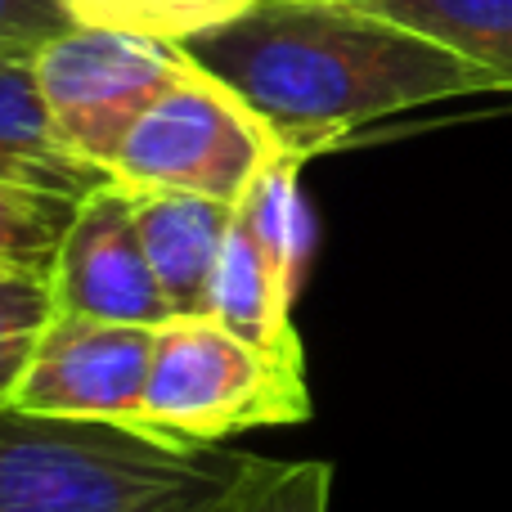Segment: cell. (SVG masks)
Segmentation results:
<instances>
[{"instance_id": "obj_7", "label": "cell", "mask_w": 512, "mask_h": 512, "mask_svg": "<svg viewBox=\"0 0 512 512\" xmlns=\"http://www.w3.org/2000/svg\"><path fill=\"white\" fill-rule=\"evenodd\" d=\"M45 279L54 315L149 328L171 319L135 230V198L117 180H99L86 198H77Z\"/></svg>"}, {"instance_id": "obj_10", "label": "cell", "mask_w": 512, "mask_h": 512, "mask_svg": "<svg viewBox=\"0 0 512 512\" xmlns=\"http://www.w3.org/2000/svg\"><path fill=\"white\" fill-rule=\"evenodd\" d=\"M292 301H297V288L283 279L279 265L261 252V243L252 239L248 225H243L239 212H234L221 270H216L212 315L221 319L230 333L248 337V342L265 346V351L306 360L297 324H292Z\"/></svg>"}, {"instance_id": "obj_17", "label": "cell", "mask_w": 512, "mask_h": 512, "mask_svg": "<svg viewBox=\"0 0 512 512\" xmlns=\"http://www.w3.org/2000/svg\"><path fill=\"white\" fill-rule=\"evenodd\" d=\"M225 508H230V504H221V508H216V512H225Z\"/></svg>"}, {"instance_id": "obj_12", "label": "cell", "mask_w": 512, "mask_h": 512, "mask_svg": "<svg viewBox=\"0 0 512 512\" xmlns=\"http://www.w3.org/2000/svg\"><path fill=\"white\" fill-rule=\"evenodd\" d=\"M252 5L256 0H63L72 23L140 32L171 45L189 41L194 32H207L216 23H230Z\"/></svg>"}, {"instance_id": "obj_3", "label": "cell", "mask_w": 512, "mask_h": 512, "mask_svg": "<svg viewBox=\"0 0 512 512\" xmlns=\"http://www.w3.org/2000/svg\"><path fill=\"white\" fill-rule=\"evenodd\" d=\"M310 418L306 360L230 333L216 315H171L153 328V360L131 427L180 450H216L243 432Z\"/></svg>"}, {"instance_id": "obj_5", "label": "cell", "mask_w": 512, "mask_h": 512, "mask_svg": "<svg viewBox=\"0 0 512 512\" xmlns=\"http://www.w3.org/2000/svg\"><path fill=\"white\" fill-rule=\"evenodd\" d=\"M189 68L194 63L171 41L86 23L63 27L32 54L59 144L104 176L140 113Z\"/></svg>"}, {"instance_id": "obj_9", "label": "cell", "mask_w": 512, "mask_h": 512, "mask_svg": "<svg viewBox=\"0 0 512 512\" xmlns=\"http://www.w3.org/2000/svg\"><path fill=\"white\" fill-rule=\"evenodd\" d=\"M0 180L63 198H86L99 180H108L59 144L32 59L0 63Z\"/></svg>"}, {"instance_id": "obj_6", "label": "cell", "mask_w": 512, "mask_h": 512, "mask_svg": "<svg viewBox=\"0 0 512 512\" xmlns=\"http://www.w3.org/2000/svg\"><path fill=\"white\" fill-rule=\"evenodd\" d=\"M153 360L149 324L50 315L9 405L41 418L131 427Z\"/></svg>"}, {"instance_id": "obj_1", "label": "cell", "mask_w": 512, "mask_h": 512, "mask_svg": "<svg viewBox=\"0 0 512 512\" xmlns=\"http://www.w3.org/2000/svg\"><path fill=\"white\" fill-rule=\"evenodd\" d=\"M180 50L301 162L382 117L508 90L495 72L355 0H256Z\"/></svg>"}, {"instance_id": "obj_13", "label": "cell", "mask_w": 512, "mask_h": 512, "mask_svg": "<svg viewBox=\"0 0 512 512\" xmlns=\"http://www.w3.org/2000/svg\"><path fill=\"white\" fill-rule=\"evenodd\" d=\"M77 198L0 180V265L50 274Z\"/></svg>"}, {"instance_id": "obj_14", "label": "cell", "mask_w": 512, "mask_h": 512, "mask_svg": "<svg viewBox=\"0 0 512 512\" xmlns=\"http://www.w3.org/2000/svg\"><path fill=\"white\" fill-rule=\"evenodd\" d=\"M50 315H54L50 279L36 270L0 265V405H9Z\"/></svg>"}, {"instance_id": "obj_16", "label": "cell", "mask_w": 512, "mask_h": 512, "mask_svg": "<svg viewBox=\"0 0 512 512\" xmlns=\"http://www.w3.org/2000/svg\"><path fill=\"white\" fill-rule=\"evenodd\" d=\"M63 27H72L63 0H0V63L32 59Z\"/></svg>"}, {"instance_id": "obj_4", "label": "cell", "mask_w": 512, "mask_h": 512, "mask_svg": "<svg viewBox=\"0 0 512 512\" xmlns=\"http://www.w3.org/2000/svg\"><path fill=\"white\" fill-rule=\"evenodd\" d=\"M274 158L283 149L270 126L230 86L189 68L126 131L108 180L131 194H198L239 207Z\"/></svg>"}, {"instance_id": "obj_15", "label": "cell", "mask_w": 512, "mask_h": 512, "mask_svg": "<svg viewBox=\"0 0 512 512\" xmlns=\"http://www.w3.org/2000/svg\"><path fill=\"white\" fill-rule=\"evenodd\" d=\"M333 463L324 459H256L252 477L239 486L225 512H328Z\"/></svg>"}, {"instance_id": "obj_8", "label": "cell", "mask_w": 512, "mask_h": 512, "mask_svg": "<svg viewBox=\"0 0 512 512\" xmlns=\"http://www.w3.org/2000/svg\"><path fill=\"white\" fill-rule=\"evenodd\" d=\"M149 270L171 315H212L234 207L198 194H131Z\"/></svg>"}, {"instance_id": "obj_11", "label": "cell", "mask_w": 512, "mask_h": 512, "mask_svg": "<svg viewBox=\"0 0 512 512\" xmlns=\"http://www.w3.org/2000/svg\"><path fill=\"white\" fill-rule=\"evenodd\" d=\"M495 72L512 90V0H355Z\"/></svg>"}, {"instance_id": "obj_2", "label": "cell", "mask_w": 512, "mask_h": 512, "mask_svg": "<svg viewBox=\"0 0 512 512\" xmlns=\"http://www.w3.org/2000/svg\"><path fill=\"white\" fill-rule=\"evenodd\" d=\"M256 454L180 450L135 427L0 405V512H216Z\"/></svg>"}]
</instances>
